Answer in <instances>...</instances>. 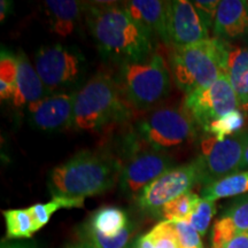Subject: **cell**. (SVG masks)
I'll return each mask as SVG.
<instances>
[{
    "mask_svg": "<svg viewBox=\"0 0 248 248\" xmlns=\"http://www.w3.org/2000/svg\"><path fill=\"white\" fill-rule=\"evenodd\" d=\"M86 22L104 58L120 62L145 60L153 51L152 35L114 2L86 4Z\"/></svg>",
    "mask_w": 248,
    "mask_h": 248,
    "instance_id": "1",
    "label": "cell"
},
{
    "mask_svg": "<svg viewBox=\"0 0 248 248\" xmlns=\"http://www.w3.org/2000/svg\"><path fill=\"white\" fill-rule=\"evenodd\" d=\"M121 161L100 151H83L52 170L49 193L55 197L85 198L110 190L121 176Z\"/></svg>",
    "mask_w": 248,
    "mask_h": 248,
    "instance_id": "2",
    "label": "cell"
},
{
    "mask_svg": "<svg viewBox=\"0 0 248 248\" xmlns=\"http://www.w3.org/2000/svg\"><path fill=\"white\" fill-rule=\"evenodd\" d=\"M232 47L225 40L209 38L187 46H175L171 74L176 85L186 94L208 88L228 71Z\"/></svg>",
    "mask_w": 248,
    "mask_h": 248,
    "instance_id": "3",
    "label": "cell"
},
{
    "mask_svg": "<svg viewBox=\"0 0 248 248\" xmlns=\"http://www.w3.org/2000/svg\"><path fill=\"white\" fill-rule=\"evenodd\" d=\"M126 115L119 83L107 73H98L75 94L73 128L98 131Z\"/></svg>",
    "mask_w": 248,
    "mask_h": 248,
    "instance_id": "4",
    "label": "cell"
},
{
    "mask_svg": "<svg viewBox=\"0 0 248 248\" xmlns=\"http://www.w3.org/2000/svg\"><path fill=\"white\" fill-rule=\"evenodd\" d=\"M119 85L130 104L138 109H148L168 95L171 85L169 67L159 53L121 64Z\"/></svg>",
    "mask_w": 248,
    "mask_h": 248,
    "instance_id": "5",
    "label": "cell"
},
{
    "mask_svg": "<svg viewBox=\"0 0 248 248\" xmlns=\"http://www.w3.org/2000/svg\"><path fill=\"white\" fill-rule=\"evenodd\" d=\"M197 123L181 107H162L148 113L137 123L138 136L155 150L178 146L191 140Z\"/></svg>",
    "mask_w": 248,
    "mask_h": 248,
    "instance_id": "6",
    "label": "cell"
},
{
    "mask_svg": "<svg viewBox=\"0 0 248 248\" xmlns=\"http://www.w3.org/2000/svg\"><path fill=\"white\" fill-rule=\"evenodd\" d=\"M84 67L85 59L78 51L61 44L44 46L35 57V68L48 94L76 84Z\"/></svg>",
    "mask_w": 248,
    "mask_h": 248,
    "instance_id": "7",
    "label": "cell"
},
{
    "mask_svg": "<svg viewBox=\"0 0 248 248\" xmlns=\"http://www.w3.org/2000/svg\"><path fill=\"white\" fill-rule=\"evenodd\" d=\"M248 142V130L235 133L219 141L208 135L201 141V155L198 157L203 185L239 172L245 148Z\"/></svg>",
    "mask_w": 248,
    "mask_h": 248,
    "instance_id": "8",
    "label": "cell"
},
{
    "mask_svg": "<svg viewBox=\"0 0 248 248\" xmlns=\"http://www.w3.org/2000/svg\"><path fill=\"white\" fill-rule=\"evenodd\" d=\"M121 166V190L129 197L137 198L145 186L169 171L173 161L162 151L142 148L138 142H131Z\"/></svg>",
    "mask_w": 248,
    "mask_h": 248,
    "instance_id": "9",
    "label": "cell"
},
{
    "mask_svg": "<svg viewBox=\"0 0 248 248\" xmlns=\"http://www.w3.org/2000/svg\"><path fill=\"white\" fill-rule=\"evenodd\" d=\"M201 183V170L198 159L191 163L170 169L142 188L137 197L138 207L142 212L160 216L161 209L170 201L177 199Z\"/></svg>",
    "mask_w": 248,
    "mask_h": 248,
    "instance_id": "10",
    "label": "cell"
},
{
    "mask_svg": "<svg viewBox=\"0 0 248 248\" xmlns=\"http://www.w3.org/2000/svg\"><path fill=\"white\" fill-rule=\"evenodd\" d=\"M239 107L237 93L226 74H221L214 84L186 94L183 108L203 130L214 121Z\"/></svg>",
    "mask_w": 248,
    "mask_h": 248,
    "instance_id": "11",
    "label": "cell"
},
{
    "mask_svg": "<svg viewBox=\"0 0 248 248\" xmlns=\"http://www.w3.org/2000/svg\"><path fill=\"white\" fill-rule=\"evenodd\" d=\"M75 94L74 92L53 93L28 106L31 125L45 132L69 128L73 125Z\"/></svg>",
    "mask_w": 248,
    "mask_h": 248,
    "instance_id": "12",
    "label": "cell"
},
{
    "mask_svg": "<svg viewBox=\"0 0 248 248\" xmlns=\"http://www.w3.org/2000/svg\"><path fill=\"white\" fill-rule=\"evenodd\" d=\"M209 39V28L203 23L193 4L186 0L170 1L168 40L173 46H187Z\"/></svg>",
    "mask_w": 248,
    "mask_h": 248,
    "instance_id": "13",
    "label": "cell"
},
{
    "mask_svg": "<svg viewBox=\"0 0 248 248\" xmlns=\"http://www.w3.org/2000/svg\"><path fill=\"white\" fill-rule=\"evenodd\" d=\"M170 1L161 0H131L123 8L133 20L148 32L155 33L168 43V12Z\"/></svg>",
    "mask_w": 248,
    "mask_h": 248,
    "instance_id": "14",
    "label": "cell"
},
{
    "mask_svg": "<svg viewBox=\"0 0 248 248\" xmlns=\"http://www.w3.org/2000/svg\"><path fill=\"white\" fill-rule=\"evenodd\" d=\"M214 33L216 38L237 39L248 35V0L219 1Z\"/></svg>",
    "mask_w": 248,
    "mask_h": 248,
    "instance_id": "15",
    "label": "cell"
},
{
    "mask_svg": "<svg viewBox=\"0 0 248 248\" xmlns=\"http://www.w3.org/2000/svg\"><path fill=\"white\" fill-rule=\"evenodd\" d=\"M17 60V76L15 85V94L13 97V105L20 108L30 106L47 97L42 79L37 73L36 68L32 67L29 59L24 52L20 51L16 55Z\"/></svg>",
    "mask_w": 248,
    "mask_h": 248,
    "instance_id": "16",
    "label": "cell"
},
{
    "mask_svg": "<svg viewBox=\"0 0 248 248\" xmlns=\"http://www.w3.org/2000/svg\"><path fill=\"white\" fill-rule=\"evenodd\" d=\"M44 5L52 30L61 37L71 35L86 12V2L76 0H47Z\"/></svg>",
    "mask_w": 248,
    "mask_h": 248,
    "instance_id": "17",
    "label": "cell"
},
{
    "mask_svg": "<svg viewBox=\"0 0 248 248\" xmlns=\"http://www.w3.org/2000/svg\"><path fill=\"white\" fill-rule=\"evenodd\" d=\"M248 193V170L232 173L203 186L201 198L204 200L216 201L224 198L238 197Z\"/></svg>",
    "mask_w": 248,
    "mask_h": 248,
    "instance_id": "18",
    "label": "cell"
},
{
    "mask_svg": "<svg viewBox=\"0 0 248 248\" xmlns=\"http://www.w3.org/2000/svg\"><path fill=\"white\" fill-rule=\"evenodd\" d=\"M88 224L106 237H115L130 223L128 215L122 208L115 206H105L93 213Z\"/></svg>",
    "mask_w": 248,
    "mask_h": 248,
    "instance_id": "19",
    "label": "cell"
},
{
    "mask_svg": "<svg viewBox=\"0 0 248 248\" xmlns=\"http://www.w3.org/2000/svg\"><path fill=\"white\" fill-rule=\"evenodd\" d=\"M248 73V48L232 47L229 57L226 75L237 93L239 107L244 109L246 105V92L244 88V77Z\"/></svg>",
    "mask_w": 248,
    "mask_h": 248,
    "instance_id": "20",
    "label": "cell"
},
{
    "mask_svg": "<svg viewBox=\"0 0 248 248\" xmlns=\"http://www.w3.org/2000/svg\"><path fill=\"white\" fill-rule=\"evenodd\" d=\"M84 198H63L55 197L47 203H37L29 207V212L33 219L36 232L47 224L53 214L60 209L83 208Z\"/></svg>",
    "mask_w": 248,
    "mask_h": 248,
    "instance_id": "21",
    "label": "cell"
},
{
    "mask_svg": "<svg viewBox=\"0 0 248 248\" xmlns=\"http://www.w3.org/2000/svg\"><path fill=\"white\" fill-rule=\"evenodd\" d=\"M7 239H29L35 233V224L29 209H8L2 212Z\"/></svg>",
    "mask_w": 248,
    "mask_h": 248,
    "instance_id": "22",
    "label": "cell"
},
{
    "mask_svg": "<svg viewBox=\"0 0 248 248\" xmlns=\"http://www.w3.org/2000/svg\"><path fill=\"white\" fill-rule=\"evenodd\" d=\"M133 226L131 223L115 237H106L92 229L88 223L80 228L79 237L84 244L93 248H126L131 239Z\"/></svg>",
    "mask_w": 248,
    "mask_h": 248,
    "instance_id": "23",
    "label": "cell"
},
{
    "mask_svg": "<svg viewBox=\"0 0 248 248\" xmlns=\"http://www.w3.org/2000/svg\"><path fill=\"white\" fill-rule=\"evenodd\" d=\"M201 200L199 197L194 192L188 191L184 193L177 199L170 201L166 206L161 209L160 216L162 217L164 221H169L172 223L188 221V218L194 213L195 208L198 207Z\"/></svg>",
    "mask_w": 248,
    "mask_h": 248,
    "instance_id": "24",
    "label": "cell"
},
{
    "mask_svg": "<svg viewBox=\"0 0 248 248\" xmlns=\"http://www.w3.org/2000/svg\"><path fill=\"white\" fill-rule=\"evenodd\" d=\"M245 125V115L240 110L235 109L226 115L219 117L209 124L204 131L214 136L217 140L222 141L225 138L243 131Z\"/></svg>",
    "mask_w": 248,
    "mask_h": 248,
    "instance_id": "25",
    "label": "cell"
},
{
    "mask_svg": "<svg viewBox=\"0 0 248 248\" xmlns=\"http://www.w3.org/2000/svg\"><path fill=\"white\" fill-rule=\"evenodd\" d=\"M17 76V60L14 54L2 49L0 57V98L9 100L15 94Z\"/></svg>",
    "mask_w": 248,
    "mask_h": 248,
    "instance_id": "26",
    "label": "cell"
},
{
    "mask_svg": "<svg viewBox=\"0 0 248 248\" xmlns=\"http://www.w3.org/2000/svg\"><path fill=\"white\" fill-rule=\"evenodd\" d=\"M155 248H181L172 222L161 221L146 233Z\"/></svg>",
    "mask_w": 248,
    "mask_h": 248,
    "instance_id": "27",
    "label": "cell"
},
{
    "mask_svg": "<svg viewBox=\"0 0 248 248\" xmlns=\"http://www.w3.org/2000/svg\"><path fill=\"white\" fill-rule=\"evenodd\" d=\"M237 233L248 234V194L237 198L223 214Z\"/></svg>",
    "mask_w": 248,
    "mask_h": 248,
    "instance_id": "28",
    "label": "cell"
},
{
    "mask_svg": "<svg viewBox=\"0 0 248 248\" xmlns=\"http://www.w3.org/2000/svg\"><path fill=\"white\" fill-rule=\"evenodd\" d=\"M215 213V201L204 200L201 198L199 204H198V207L195 208L194 213L192 214L187 222L193 226L201 237H203L207 233V230H208L210 222H212Z\"/></svg>",
    "mask_w": 248,
    "mask_h": 248,
    "instance_id": "29",
    "label": "cell"
},
{
    "mask_svg": "<svg viewBox=\"0 0 248 248\" xmlns=\"http://www.w3.org/2000/svg\"><path fill=\"white\" fill-rule=\"evenodd\" d=\"M175 225L179 247L181 248H203L201 235L187 221L176 222Z\"/></svg>",
    "mask_w": 248,
    "mask_h": 248,
    "instance_id": "30",
    "label": "cell"
},
{
    "mask_svg": "<svg viewBox=\"0 0 248 248\" xmlns=\"http://www.w3.org/2000/svg\"><path fill=\"white\" fill-rule=\"evenodd\" d=\"M192 4H193L198 14L200 15L203 23L208 28L214 27L217 9H218L219 6L218 0H197V1H193Z\"/></svg>",
    "mask_w": 248,
    "mask_h": 248,
    "instance_id": "31",
    "label": "cell"
},
{
    "mask_svg": "<svg viewBox=\"0 0 248 248\" xmlns=\"http://www.w3.org/2000/svg\"><path fill=\"white\" fill-rule=\"evenodd\" d=\"M222 248H248V234L238 233L231 238L228 243L223 245Z\"/></svg>",
    "mask_w": 248,
    "mask_h": 248,
    "instance_id": "32",
    "label": "cell"
},
{
    "mask_svg": "<svg viewBox=\"0 0 248 248\" xmlns=\"http://www.w3.org/2000/svg\"><path fill=\"white\" fill-rule=\"evenodd\" d=\"M132 248H155V247H154V245L152 244V241L148 239L146 233H145L136 239Z\"/></svg>",
    "mask_w": 248,
    "mask_h": 248,
    "instance_id": "33",
    "label": "cell"
},
{
    "mask_svg": "<svg viewBox=\"0 0 248 248\" xmlns=\"http://www.w3.org/2000/svg\"><path fill=\"white\" fill-rule=\"evenodd\" d=\"M1 248H37V247L33 244L22 243V241H13V243L2 241Z\"/></svg>",
    "mask_w": 248,
    "mask_h": 248,
    "instance_id": "34",
    "label": "cell"
},
{
    "mask_svg": "<svg viewBox=\"0 0 248 248\" xmlns=\"http://www.w3.org/2000/svg\"><path fill=\"white\" fill-rule=\"evenodd\" d=\"M11 1H8V0H1V1H0V16H1V21H4L5 18L11 14Z\"/></svg>",
    "mask_w": 248,
    "mask_h": 248,
    "instance_id": "35",
    "label": "cell"
},
{
    "mask_svg": "<svg viewBox=\"0 0 248 248\" xmlns=\"http://www.w3.org/2000/svg\"><path fill=\"white\" fill-rule=\"evenodd\" d=\"M247 170H248V142H247V146H246V148H245V152H244L240 171H247Z\"/></svg>",
    "mask_w": 248,
    "mask_h": 248,
    "instance_id": "36",
    "label": "cell"
},
{
    "mask_svg": "<svg viewBox=\"0 0 248 248\" xmlns=\"http://www.w3.org/2000/svg\"><path fill=\"white\" fill-rule=\"evenodd\" d=\"M244 88H245V92H246V105H245L244 110L248 111V73L244 77Z\"/></svg>",
    "mask_w": 248,
    "mask_h": 248,
    "instance_id": "37",
    "label": "cell"
},
{
    "mask_svg": "<svg viewBox=\"0 0 248 248\" xmlns=\"http://www.w3.org/2000/svg\"><path fill=\"white\" fill-rule=\"evenodd\" d=\"M67 248H93L90 246L88 244H84V243H80V244H74V245H70V246H68Z\"/></svg>",
    "mask_w": 248,
    "mask_h": 248,
    "instance_id": "38",
    "label": "cell"
}]
</instances>
